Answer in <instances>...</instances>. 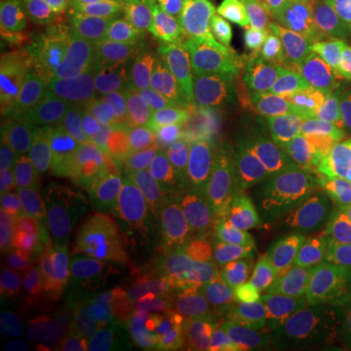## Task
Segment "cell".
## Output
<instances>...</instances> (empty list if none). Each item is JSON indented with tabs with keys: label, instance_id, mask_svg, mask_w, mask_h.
<instances>
[{
	"label": "cell",
	"instance_id": "obj_31",
	"mask_svg": "<svg viewBox=\"0 0 351 351\" xmlns=\"http://www.w3.org/2000/svg\"><path fill=\"white\" fill-rule=\"evenodd\" d=\"M351 248V211L336 213L306 223L302 228V237L295 254H299L306 262L314 256L328 250Z\"/></svg>",
	"mask_w": 351,
	"mask_h": 351
},
{
	"label": "cell",
	"instance_id": "obj_19",
	"mask_svg": "<svg viewBox=\"0 0 351 351\" xmlns=\"http://www.w3.org/2000/svg\"><path fill=\"white\" fill-rule=\"evenodd\" d=\"M301 174L351 209V154L322 113L313 115L302 154Z\"/></svg>",
	"mask_w": 351,
	"mask_h": 351
},
{
	"label": "cell",
	"instance_id": "obj_27",
	"mask_svg": "<svg viewBox=\"0 0 351 351\" xmlns=\"http://www.w3.org/2000/svg\"><path fill=\"white\" fill-rule=\"evenodd\" d=\"M205 252L225 250L232 244V228L226 213L205 195H188L168 209Z\"/></svg>",
	"mask_w": 351,
	"mask_h": 351
},
{
	"label": "cell",
	"instance_id": "obj_37",
	"mask_svg": "<svg viewBox=\"0 0 351 351\" xmlns=\"http://www.w3.org/2000/svg\"><path fill=\"white\" fill-rule=\"evenodd\" d=\"M226 260V248L225 250H211L203 254L201 260L191 271L182 277V283H186L191 287L197 295H201L207 302L213 301V285L219 269L223 267Z\"/></svg>",
	"mask_w": 351,
	"mask_h": 351
},
{
	"label": "cell",
	"instance_id": "obj_35",
	"mask_svg": "<svg viewBox=\"0 0 351 351\" xmlns=\"http://www.w3.org/2000/svg\"><path fill=\"white\" fill-rule=\"evenodd\" d=\"M27 351H76L78 346L71 336L59 313L49 308L38 311L25 334Z\"/></svg>",
	"mask_w": 351,
	"mask_h": 351
},
{
	"label": "cell",
	"instance_id": "obj_3",
	"mask_svg": "<svg viewBox=\"0 0 351 351\" xmlns=\"http://www.w3.org/2000/svg\"><path fill=\"white\" fill-rule=\"evenodd\" d=\"M191 131V88L141 66L131 113L104 156H141L168 147ZM101 156V158H104Z\"/></svg>",
	"mask_w": 351,
	"mask_h": 351
},
{
	"label": "cell",
	"instance_id": "obj_25",
	"mask_svg": "<svg viewBox=\"0 0 351 351\" xmlns=\"http://www.w3.org/2000/svg\"><path fill=\"white\" fill-rule=\"evenodd\" d=\"M320 297L316 291H306L285 301L263 302L246 322V332L250 343L277 341V339L295 338L301 332L302 324L314 311Z\"/></svg>",
	"mask_w": 351,
	"mask_h": 351
},
{
	"label": "cell",
	"instance_id": "obj_20",
	"mask_svg": "<svg viewBox=\"0 0 351 351\" xmlns=\"http://www.w3.org/2000/svg\"><path fill=\"white\" fill-rule=\"evenodd\" d=\"M260 252L230 246L213 285V304L230 318L246 324L263 304L260 289Z\"/></svg>",
	"mask_w": 351,
	"mask_h": 351
},
{
	"label": "cell",
	"instance_id": "obj_13",
	"mask_svg": "<svg viewBox=\"0 0 351 351\" xmlns=\"http://www.w3.org/2000/svg\"><path fill=\"white\" fill-rule=\"evenodd\" d=\"M78 350L90 348L104 332V299L100 291V252L66 256V277L57 304Z\"/></svg>",
	"mask_w": 351,
	"mask_h": 351
},
{
	"label": "cell",
	"instance_id": "obj_5",
	"mask_svg": "<svg viewBox=\"0 0 351 351\" xmlns=\"http://www.w3.org/2000/svg\"><path fill=\"white\" fill-rule=\"evenodd\" d=\"M104 343L112 351H143L147 320L160 285L117 246L100 252Z\"/></svg>",
	"mask_w": 351,
	"mask_h": 351
},
{
	"label": "cell",
	"instance_id": "obj_33",
	"mask_svg": "<svg viewBox=\"0 0 351 351\" xmlns=\"http://www.w3.org/2000/svg\"><path fill=\"white\" fill-rule=\"evenodd\" d=\"M316 295L326 301L351 285V248L328 250L311 260Z\"/></svg>",
	"mask_w": 351,
	"mask_h": 351
},
{
	"label": "cell",
	"instance_id": "obj_11",
	"mask_svg": "<svg viewBox=\"0 0 351 351\" xmlns=\"http://www.w3.org/2000/svg\"><path fill=\"white\" fill-rule=\"evenodd\" d=\"M209 304L186 283L160 287L147 320L143 351H197L209 339Z\"/></svg>",
	"mask_w": 351,
	"mask_h": 351
},
{
	"label": "cell",
	"instance_id": "obj_16",
	"mask_svg": "<svg viewBox=\"0 0 351 351\" xmlns=\"http://www.w3.org/2000/svg\"><path fill=\"white\" fill-rule=\"evenodd\" d=\"M254 211V248L260 254L295 252L304 221L277 182L248 178Z\"/></svg>",
	"mask_w": 351,
	"mask_h": 351
},
{
	"label": "cell",
	"instance_id": "obj_32",
	"mask_svg": "<svg viewBox=\"0 0 351 351\" xmlns=\"http://www.w3.org/2000/svg\"><path fill=\"white\" fill-rule=\"evenodd\" d=\"M32 301L20 291L10 277L2 276V293H0V343H8L24 338L29 324L36 316Z\"/></svg>",
	"mask_w": 351,
	"mask_h": 351
},
{
	"label": "cell",
	"instance_id": "obj_2",
	"mask_svg": "<svg viewBox=\"0 0 351 351\" xmlns=\"http://www.w3.org/2000/svg\"><path fill=\"white\" fill-rule=\"evenodd\" d=\"M63 135V113L55 98L16 104L0 121V213L12 234L36 197L53 149Z\"/></svg>",
	"mask_w": 351,
	"mask_h": 351
},
{
	"label": "cell",
	"instance_id": "obj_45",
	"mask_svg": "<svg viewBox=\"0 0 351 351\" xmlns=\"http://www.w3.org/2000/svg\"><path fill=\"white\" fill-rule=\"evenodd\" d=\"M291 6H295L297 10H301V8H304V6H311L314 0H287Z\"/></svg>",
	"mask_w": 351,
	"mask_h": 351
},
{
	"label": "cell",
	"instance_id": "obj_12",
	"mask_svg": "<svg viewBox=\"0 0 351 351\" xmlns=\"http://www.w3.org/2000/svg\"><path fill=\"white\" fill-rule=\"evenodd\" d=\"M313 115L306 106L283 100L256 125V178L279 182L299 176Z\"/></svg>",
	"mask_w": 351,
	"mask_h": 351
},
{
	"label": "cell",
	"instance_id": "obj_42",
	"mask_svg": "<svg viewBox=\"0 0 351 351\" xmlns=\"http://www.w3.org/2000/svg\"><path fill=\"white\" fill-rule=\"evenodd\" d=\"M201 0H138L141 10L145 8H174V6H186V4H195Z\"/></svg>",
	"mask_w": 351,
	"mask_h": 351
},
{
	"label": "cell",
	"instance_id": "obj_40",
	"mask_svg": "<svg viewBox=\"0 0 351 351\" xmlns=\"http://www.w3.org/2000/svg\"><path fill=\"white\" fill-rule=\"evenodd\" d=\"M332 308L339 318L341 326L346 328V332L351 336V285L341 289L338 295L332 299Z\"/></svg>",
	"mask_w": 351,
	"mask_h": 351
},
{
	"label": "cell",
	"instance_id": "obj_39",
	"mask_svg": "<svg viewBox=\"0 0 351 351\" xmlns=\"http://www.w3.org/2000/svg\"><path fill=\"white\" fill-rule=\"evenodd\" d=\"M314 4L326 22L351 34V0H314Z\"/></svg>",
	"mask_w": 351,
	"mask_h": 351
},
{
	"label": "cell",
	"instance_id": "obj_24",
	"mask_svg": "<svg viewBox=\"0 0 351 351\" xmlns=\"http://www.w3.org/2000/svg\"><path fill=\"white\" fill-rule=\"evenodd\" d=\"M164 223H166V211L143 207L137 221L133 223L129 234L123 240L121 248L160 287H170V285L180 283V279L176 277L166 262Z\"/></svg>",
	"mask_w": 351,
	"mask_h": 351
},
{
	"label": "cell",
	"instance_id": "obj_7",
	"mask_svg": "<svg viewBox=\"0 0 351 351\" xmlns=\"http://www.w3.org/2000/svg\"><path fill=\"white\" fill-rule=\"evenodd\" d=\"M94 182V162L66 137H59L38 193L12 234L43 240L84 199Z\"/></svg>",
	"mask_w": 351,
	"mask_h": 351
},
{
	"label": "cell",
	"instance_id": "obj_38",
	"mask_svg": "<svg viewBox=\"0 0 351 351\" xmlns=\"http://www.w3.org/2000/svg\"><path fill=\"white\" fill-rule=\"evenodd\" d=\"M100 14L117 29H123L131 24L141 10L138 0H90Z\"/></svg>",
	"mask_w": 351,
	"mask_h": 351
},
{
	"label": "cell",
	"instance_id": "obj_26",
	"mask_svg": "<svg viewBox=\"0 0 351 351\" xmlns=\"http://www.w3.org/2000/svg\"><path fill=\"white\" fill-rule=\"evenodd\" d=\"M260 289L263 302H277L313 291L311 263L295 252L260 254Z\"/></svg>",
	"mask_w": 351,
	"mask_h": 351
},
{
	"label": "cell",
	"instance_id": "obj_21",
	"mask_svg": "<svg viewBox=\"0 0 351 351\" xmlns=\"http://www.w3.org/2000/svg\"><path fill=\"white\" fill-rule=\"evenodd\" d=\"M289 64L279 63L252 38L228 36L217 53L211 76L234 84L281 88Z\"/></svg>",
	"mask_w": 351,
	"mask_h": 351
},
{
	"label": "cell",
	"instance_id": "obj_44",
	"mask_svg": "<svg viewBox=\"0 0 351 351\" xmlns=\"http://www.w3.org/2000/svg\"><path fill=\"white\" fill-rule=\"evenodd\" d=\"M197 351H239V350H225V348H217L213 341H211V338H209Z\"/></svg>",
	"mask_w": 351,
	"mask_h": 351
},
{
	"label": "cell",
	"instance_id": "obj_46",
	"mask_svg": "<svg viewBox=\"0 0 351 351\" xmlns=\"http://www.w3.org/2000/svg\"><path fill=\"white\" fill-rule=\"evenodd\" d=\"M237 2H242V4H246V2H252V0H237Z\"/></svg>",
	"mask_w": 351,
	"mask_h": 351
},
{
	"label": "cell",
	"instance_id": "obj_28",
	"mask_svg": "<svg viewBox=\"0 0 351 351\" xmlns=\"http://www.w3.org/2000/svg\"><path fill=\"white\" fill-rule=\"evenodd\" d=\"M203 195L226 213L232 228V244L240 248H254V211L248 180L221 184Z\"/></svg>",
	"mask_w": 351,
	"mask_h": 351
},
{
	"label": "cell",
	"instance_id": "obj_47",
	"mask_svg": "<svg viewBox=\"0 0 351 351\" xmlns=\"http://www.w3.org/2000/svg\"><path fill=\"white\" fill-rule=\"evenodd\" d=\"M250 351H256V350H250Z\"/></svg>",
	"mask_w": 351,
	"mask_h": 351
},
{
	"label": "cell",
	"instance_id": "obj_14",
	"mask_svg": "<svg viewBox=\"0 0 351 351\" xmlns=\"http://www.w3.org/2000/svg\"><path fill=\"white\" fill-rule=\"evenodd\" d=\"M2 276L12 279L36 311H45L61 301L66 256L47 242L18 237L2 252Z\"/></svg>",
	"mask_w": 351,
	"mask_h": 351
},
{
	"label": "cell",
	"instance_id": "obj_23",
	"mask_svg": "<svg viewBox=\"0 0 351 351\" xmlns=\"http://www.w3.org/2000/svg\"><path fill=\"white\" fill-rule=\"evenodd\" d=\"M57 36L76 49H101L115 41V32L90 0H45Z\"/></svg>",
	"mask_w": 351,
	"mask_h": 351
},
{
	"label": "cell",
	"instance_id": "obj_41",
	"mask_svg": "<svg viewBox=\"0 0 351 351\" xmlns=\"http://www.w3.org/2000/svg\"><path fill=\"white\" fill-rule=\"evenodd\" d=\"M252 350L256 351H306L302 348L299 338L277 339V341H263V343H254Z\"/></svg>",
	"mask_w": 351,
	"mask_h": 351
},
{
	"label": "cell",
	"instance_id": "obj_10",
	"mask_svg": "<svg viewBox=\"0 0 351 351\" xmlns=\"http://www.w3.org/2000/svg\"><path fill=\"white\" fill-rule=\"evenodd\" d=\"M283 100L281 88L207 78L191 86V131L258 125Z\"/></svg>",
	"mask_w": 351,
	"mask_h": 351
},
{
	"label": "cell",
	"instance_id": "obj_6",
	"mask_svg": "<svg viewBox=\"0 0 351 351\" xmlns=\"http://www.w3.org/2000/svg\"><path fill=\"white\" fill-rule=\"evenodd\" d=\"M143 207L115 193L94 178L84 199L53 228L47 239L63 256L75 252H108L123 244Z\"/></svg>",
	"mask_w": 351,
	"mask_h": 351
},
{
	"label": "cell",
	"instance_id": "obj_1",
	"mask_svg": "<svg viewBox=\"0 0 351 351\" xmlns=\"http://www.w3.org/2000/svg\"><path fill=\"white\" fill-rule=\"evenodd\" d=\"M138 86V55L121 47L104 49L94 64L55 98L63 113V137L98 162L127 121Z\"/></svg>",
	"mask_w": 351,
	"mask_h": 351
},
{
	"label": "cell",
	"instance_id": "obj_29",
	"mask_svg": "<svg viewBox=\"0 0 351 351\" xmlns=\"http://www.w3.org/2000/svg\"><path fill=\"white\" fill-rule=\"evenodd\" d=\"M299 341L306 351H351V336L341 326L334 308L322 299L302 324Z\"/></svg>",
	"mask_w": 351,
	"mask_h": 351
},
{
	"label": "cell",
	"instance_id": "obj_4",
	"mask_svg": "<svg viewBox=\"0 0 351 351\" xmlns=\"http://www.w3.org/2000/svg\"><path fill=\"white\" fill-rule=\"evenodd\" d=\"M94 178L141 207L168 211L191 195L189 135L141 156H104L94 164Z\"/></svg>",
	"mask_w": 351,
	"mask_h": 351
},
{
	"label": "cell",
	"instance_id": "obj_30",
	"mask_svg": "<svg viewBox=\"0 0 351 351\" xmlns=\"http://www.w3.org/2000/svg\"><path fill=\"white\" fill-rule=\"evenodd\" d=\"M281 189L289 195V199L295 203L301 219L306 223H313L318 219H324L330 215L348 213L351 211L346 203H341L338 197H334L330 191L314 184L313 180L304 176H293L277 182Z\"/></svg>",
	"mask_w": 351,
	"mask_h": 351
},
{
	"label": "cell",
	"instance_id": "obj_43",
	"mask_svg": "<svg viewBox=\"0 0 351 351\" xmlns=\"http://www.w3.org/2000/svg\"><path fill=\"white\" fill-rule=\"evenodd\" d=\"M2 351H27V341L24 338L14 339V341H8V343H0Z\"/></svg>",
	"mask_w": 351,
	"mask_h": 351
},
{
	"label": "cell",
	"instance_id": "obj_18",
	"mask_svg": "<svg viewBox=\"0 0 351 351\" xmlns=\"http://www.w3.org/2000/svg\"><path fill=\"white\" fill-rule=\"evenodd\" d=\"M299 12L306 22V43L297 63L328 86H351V34L326 22L313 4Z\"/></svg>",
	"mask_w": 351,
	"mask_h": 351
},
{
	"label": "cell",
	"instance_id": "obj_34",
	"mask_svg": "<svg viewBox=\"0 0 351 351\" xmlns=\"http://www.w3.org/2000/svg\"><path fill=\"white\" fill-rule=\"evenodd\" d=\"M164 254L170 269L180 281L203 260L205 254V250L197 244V240L176 221L170 211H166V223H164Z\"/></svg>",
	"mask_w": 351,
	"mask_h": 351
},
{
	"label": "cell",
	"instance_id": "obj_15",
	"mask_svg": "<svg viewBox=\"0 0 351 351\" xmlns=\"http://www.w3.org/2000/svg\"><path fill=\"white\" fill-rule=\"evenodd\" d=\"M53 22L45 0H2V55L24 64L45 63L53 55Z\"/></svg>",
	"mask_w": 351,
	"mask_h": 351
},
{
	"label": "cell",
	"instance_id": "obj_9",
	"mask_svg": "<svg viewBox=\"0 0 351 351\" xmlns=\"http://www.w3.org/2000/svg\"><path fill=\"white\" fill-rule=\"evenodd\" d=\"M193 188L209 191L221 184L258 176L256 125L189 131Z\"/></svg>",
	"mask_w": 351,
	"mask_h": 351
},
{
	"label": "cell",
	"instance_id": "obj_22",
	"mask_svg": "<svg viewBox=\"0 0 351 351\" xmlns=\"http://www.w3.org/2000/svg\"><path fill=\"white\" fill-rule=\"evenodd\" d=\"M141 12L151 24L205 36H230L246 22V6L237 0H201L174 8H145Z\"/></svg>",
	"mask_w": 351,
	"mask_h": 351
},
{
	"label": "cell",
	"instance_id": "obj_36",
	"mask_svg": "<svg viewBox=\"0 0 351 351\" xmlns=\"http://www.w3.org/2000/svg\"><path fill=\"white\" fill-rule=\"evenodd\" d=\"M316 106L351 154V86H328L320 90Z\"/></svg>",
	"mask_w": 351,
	"mask_h": 351
},
{
	"label": "cell",
	"instance_id": "obj_8",
	"mask_svg": "<svg viewBox=\"0 0 351 351\" xmlns=\"http://www.w3.org/2000/svg\"><path fill=\"white\" fill-rule=\"evenodd\" d=\"M232 36V34H230ZM228 36H205L168 29L145 20L138 63L180 84L195 86L211 76L217 53Z\"/></svg>",
	"mask_w": 351,
	"mask_h": 351
},
{
	"label": "cell",
	"instance_id": "obj_17",
	"mask_svg": "<svg viewBox=\"0 0 351 351\" xmlns=\"http://www.w3.org/2000/svg\"><path fill=\"white\" fill-rule=\"evenodd\" d=\"M244 6L250 38L279 63L299 61L306 43L302 14L287 0H252Z\"/></svg>",
	"mask_w": 351,
	"mask_h": 351
}]
</instances>
